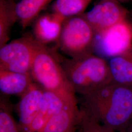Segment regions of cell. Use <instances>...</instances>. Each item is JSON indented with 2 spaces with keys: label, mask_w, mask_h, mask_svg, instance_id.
<instances>
[{
  "label": "cell",
  "mask_w": 132,
  "mask_h": 132,
  "mask_svg": "<svg viewBox=\"0 0 132 132\" xmlns=\"http://www.w3.org/2000/svg\"><path fill=\"white\" fill-rule=\"evenodd\" d=\"M80 104V108L116 132L132 124V87L112 83L81 96Z\"/></svg>",
  "instance_id": "cell-1"
},
{
  "label": "cell",
  "mask_w": 132,
  "mask_h": 132,
  "mask_svg": "<svg viewBox=\"0 0 132 132\" xmlns=\"http://www.w3.org/2000/svg\"><path fill=\"white\" fill-rule=\"evenodd\" d=\"M61 64L76 94L81 96L113 83L107 60L94 54L79 59L64 60Z\"/></svg>",
  "instance_id": "cell-2"
},
{
  "label": "cell",
  "mask_w": 132,
  "mask_h": 132,
  "mask_svg": "<svg viewBox=\"0 0 132 132\" xmlns=\"http://www.w3.org/2000/svg\"><path fill=\"white\" fill-rule=\"evenodd\" d=\"M118 1H119L120 2H121V3H122L127 2H128V1H129L130 0H118Z\"/></svg>",
  "instance_id": "cell-20"
},
{
  "label": "cell",
  "mask_w": 132,
  "mask_h": 132,
  "mask_svg": "<svg viewBox=\"0 0 132 132\" xmlns=\"http://www.w3.org/2000/svg\"><path fill=\"white\" fill-rule=\"evenodd\" d=\"M122 132H132V124Z\"/></svg>",
  "instance_id": "cell-19"
},
{
  "label": "cell",
  "mask_w": 132,
  "mask_h": 132,
  "mask_svg": "<svg viewBox=\"0 0 132 132\" xmlns=\"http://www.w3.org/2000/svg\"><path fill=\"white\" fill-rule=\"evenodd\" d=\"M16 6L12 0H0V47L8 42L11 29L18 20Z\"/></svg>",
  "instance_id": "cell-14"
},
{
  "label": "cell",
  "mask_w": 132,
  "mask_h": 132,
  "mask_svg": "<svg viewBox=\"0 0 132 132\" xmlns=\"http://www.w3.org/2000/svg\"><path fill=\"white\" fill-rule=\"evenodd\" d=\"M38 43L31 35L7 43L0 49V70L30 72Z\"/></svg>",
  "instance_id": "cell-5"
},
{
  "label": "cell",
  "mask_w": 132,
  "mask_h": 132,
  "mask_svg": "<svg viewBox=\"0 0 132 132\" xmlns=\"http://www.w3.org/2000/svg\"><path fill=\"white\" fill-rule=\"evenodd\" d=\"M81 111L76 98L67 101L54 113L40 132H70L76 130L80 122Z\"/></svg>",
  "instance_id": "cell-9"
},
{
  "label": "cell",
  "mask_w": 132,
  "mask_h": 132,
  "mask_svg": "<svg viewBox=\"0 0 132 132\" xmlns=\"http://www.w3.org/2000/svg\"><path fill=\"white\" fill-rule=\"evenodd\" d=\"M95 34L81 15L65 21L59 40L60 48L72 59L94 54Z\"/></svg>",
  "instance_id": "cell-4"
},
{
  "label": "cell",
  "mask_w": 132,
  "mask_h": 132,
  "mask_svg": "<svg viewBox=\"0 0 132 132\" xmlns=\"http://www.w3.org/2000/svg\"><path fill=\"white\" fill-rule=\"evenodd\" d=\"M34 82L30 73L0 70V90L3 94L21 97Z\"/></svg>",
  "instance_id": "cell-13"
},
{
  "label": "cell",
  "mask_w": 132,
  "mask_h": 132,
  "mask_svg": "<svg viewBox=\"0 0 132 132\" xmlns=\"http://www.w3.org/2000/svg\"><path fill=\"white\" fill-rule=\"evenodd\" d=\"M0 132H21L10 113V109L4 101H1Z\"/></svg>",
  "instance_id": "cell-18"
},
{
  "label": "cell",
  "mask_w": 132,
  "mask_h": 132,
  "mask_svg": "<svg viewBox=\"0 0 132 132\" xmlns=\"http://www.w3.org/2000/svg\"><path fill=\"white\" fill-rule=\"evenodd\" d=\"M51 92L45 91L42 104L38 114L26 132H40L49 119L61 110L69 100Z\"/></svg>",
  "instance_id": "cell-11"
},
{
  "label": "cell",
  "mask_w": 132,
  "mask_h": 132,
  "mask_svg": "<svg viewBox=\"0 0 132 132\" xmlns=\"http://www.w3.org/2000/svg\"><path fill=\"white\" fill-rule=\"evenodd\" d=\"M53 0H21L16 4V10L19 21L26 28L37 18L40 12Z\"/></svg>",
  "instance_id": "cell-15"
},
{
  "label": "cell",
  "mask_w": 132,
  "mask_h": 132,
  "mask_svg": "<svg viewBox=\"0 0 132 132\" xmlns=\"http://www.w3.org/2000/svg\"><path fill=\"white\" fill-rule=\"evenodd\" d=\"M76 130H75V131H71V132H76Z\"/></svg>",
  "instance_id": "cell-21"
},
{
  "label": "cell",
  "mask_w": 132,
  "mask_h": 132,
  "mask_svg": "<svg viewBox=\"0 0 132 132\" xmlns=\"http://www.w3.org/2000/svg\"><path fill=\"white\" fill-rule=\"evenodd\" d=\"M30 73L33 81L45 90L66 99L76 97V93L68 80L58 58L45 45L39 43Z\"/></svg>",
  "instance_id": "cell-3"
},
{
  "label": "cell",
  "mask_w": 132,
  "mask_h": 132,
  "mask_svg": "<svg viewBox=\"0 0 132 132\" xmlns=\"http://www.w3.org/2000/svg\"><path fill=\"white\" fill-rule=\"evenodd\" d=\"M80 109L81 116L78 128L80 132H116L101 123L86 111Z\"/></svg>",
  "instance_id": "cell-17"
},
{
  "label": "cell",
  "mask_w": 132,
  "mask_h": 132,
  "mask_svg": "<svg viewBox=\"0 0 132 132\" xmlns=\"http://www.w3.org/2000/svg\"><path fill=\"white\" fill-rule=\"evenodd\" d=\"M92 0H55L52 5V12L66 19L83 14Z\"/></svg>",
  "instance_id": "cell-16"
},
{
  "label": "cell",
  "mask_w": 132,
  "mask_h": 132,
  "mask_svg": "<svg viewBox=\"0 0 132 132\" xmlns=\"http://www.w3.org/2000/svg\"><path fill=\"white\" fill-rule=\"evenodd\" d=\"M128 14L118 0H101L89 12L81 15L96 35L126 20Z\"/></svg>",
  "instance_id": "cell-7"
},
{
  "label": "cell",
  "mask_w": 132,
  "mask_h": 132,
  "mask_svg": "<svg viewBox=\"0 0 132 132\" xmlns=\"http://www.w3.org/2000/svg\"><path fill=\"white\" fill-rule=\"evenodd\" d=\"M45 90L34 82L21 97L18 106L21 132H26L41 108Z\"/></svg>",
  "instance_id": "cell-8"
},
{
  "label": "cell",
  "mask_w": 132,
  "mask_h": 132,
  "mask_svg": "<svg viewBox=\"0 0 132 132\" xmlns=\"http://www.w3.org/2000/svg\"><path fill=\"white\" fill-rule=\"evenodd\" d=\"M66 19L53 12L39 15L33 24V37L38 42L45 46L59 41Z\"/></svg>",
  "instance_id": "cell-10"
},
{
  "label": "cell",
  "mask_w": 132,
  "mask_h": 132,
  "mask_svg": "<svg viewBox=\"0 0 132 132\" xmlns=\"http://www.w3.org/2000/svg\"><path fill=\"white\" fill-rule=\"evenodd\" d=\"M132 46V23L126 19L95 35L94 53L105 59H109Z\"/></svg>",
  "instance_id": "cell-6"
},
{
  "label": "cell",
  "mask_w": 132,
  "mask_h": 132,
  "mask_svg": "<svg viewBox=\"0 0 132 132\" xmlns=\"http://www.w3.org/2000/svg\"><path fill=\"white\" fill-rule=\"evenodd\" d=\"M107 61L113 83L132 87V46Z\"/></svg>",
  "instance_id": "cell-12"
}]
</instances>
